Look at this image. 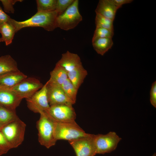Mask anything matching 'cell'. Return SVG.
Here are the masks:
<instances>
[{"mask_svg":"<svg viewBox=\"0 0 156 156\" xmlns=\"http://www.w3.org/2000/svg\"><path fill=\"white\" fill-rule=\"evenodd\" d=\"M111 1L115 6L119 8L124 4L130 3L132 2V0H110Z\"/></svg>","mask_w":156,"mask_h":156,"instance_id":"obj_31","label":"cell"},{"mask_svg":"<svg viewBox=\"0 0 156 156\" xmlns=\"http://www.w3.org/2000/svg\"><path fill=\"white\" fill-rule=\"evenodd\" d=\"M50 77L48 80L49 82L61 86L68 78L66 70L57 64L50 73Z\"/></svg>","mask_w":156,"mask_h":156,"instance_id":"obj_19","label":"cell"},{"mask_svg":"<svg viewBox=\"0 0 156 156\" xmlns=\"http://www.w3.org/2000/svg\"><path fill=\"white\" fill-rule=\"evenodd\" d=\"M2 42V40H1V38H0V42Z\"/></svg>","mask_w":156,"mask_h":156,"instance_id":"obj_33","label":"cell"},{"mask_svg":"<svg viewBox=\"0 0 156 156\" xmlns=\"http://www.w3.org/2000/svg\"><path fill=\"white\" fill-rule=\"evenodd\" d=\"M11 18L3 11L0 5V25L9 22Z\"/></svg>","mask_w":156,"mask_h":156,"instance_id":"obj_30","label":"cell"},{"mask_svg":"<svg viewBox=\"0 0 156 156\" xmlns=\"http://www.w3.org/2000/svg\"><path fill=\"white\" fill-rule=\"evenodd\" d=\"M57 14L55 10L50 12H37L29 19L18 21L12 19L16 32L21 29L28 27H40L48 31H52L57 28L56 20Z\"/></svg>","mask_w":156,"mask_h":156,"instance_id":"obj_1","label":"cell"},{"mask_svg":"<svg viewBox=\"0 0 156 156\" xmlns=\"http://www.w3.org/2000/svg\"><path fill=\"white\" fill-rule=\"evenodd\" d=\"M121 140L116 133L110 131L106 134L95 135V144L96 154H104L114 150Z\"/></svg>","mask_w":156,"mask_h":156,"instance_id":"obj_6","label":"cell"},{"mask_svg":"<svg viewBox=\"0 0 156 156\" xmlns=\"http://www.w3.org/2000/svg\"><path fill=\"white\" fill-rule=\"evenodd\" d=\"M152 156H156V153H155Z\"/></svg>","mask_w":156,"mask_h":156,"instance_id":"obj_32","label":"cell"},{"mask_svg":"<svg viewBox=\"0 0 156 156\" xmlns=\"http://www.w3.org/2000/svg\"><path fill=\"white\" fill-rule=\"evenodd\" d=\"M37 12H50L55 10L57 0H37Z\"/></svg>","mask_w":156,"mask_h":156,"instance_id":"obj_23","label":"cell"},{"mask_svg":"<svg viewBox=\"0 0 156 156\" xmlns=\"http://www.w3.org/2000/svg\"><path fill=\"white\" fill-rule=\"evenodd\" d=\"M75 121L68 122H56L55 131L57 141L63 140L68 141L77 140L87 136Z\"/></svg>","mask_w":156,"mask_h":156,"instance_id":"obj_5","label":"cell"},{"mask_svg":"<svg viewBox=\"0 0 156 156\" xmlns=\"http://www.w3.org/2000/svg\"><path fill=\"white\" fill-rule=\"evenodd\" d=\"M47 95L50 106L58 104L72 105L74 104L67 97L61 86L47 82Z\"/></svg>","mask_w":156,"mask_h":156,"instance_id":"obj_11","label":"cell"},{"mask_svg":"<svg viewBox=\"0 0 156 156\" xmlns=\"http://www.w3.org/2000/svg\"><path fill=\"white\" fill-rule=\"evenodd\" d=\"M40 114V118L36 122L38 142L41 145L49 148L54 145L57 141L55 135L56 122L47 112Z\"/></svg>","mask_w":156,"mask_h":156,"instance_id":"obj_2","label":"cell"},{"mask_svg":"<svg viewBox=\"0 0 156 156\" xmlns=\"http://www.w3.org/2000/svg\"><path fill=\"white\" fill-rule=\"evenodd\" d=\"M92 42L94 50L102 55L110 49L113 44L112 39L111 38H99Z\"/></svg>","mask_w":156,"mask_h":156,"instance_id":"obj_20","label":"cell"},{"mask_svg":"<svg viewBox=\"0 0 156 156\" xmlns=\"http://www.w3.org/2000/svg\"><path fill=\"white\" fill-rule=\"evenodd\" d=\"M113 21L98 14H96L95 24L96 27H101L114 31Z\"/></svg>","mask_w":156,"mask_h":156,"instance_id":"obj_24","label":"cell"},{"mask_svg":"<svg viewBox=\"0 0 156 156\" xmlns=\"http://www.w3.org/2000/svg\"><path fill=\"white\" fill-rule=\"evenodd\" d=\"M19 71L16 62L10 55L0 57V75Z\"/></svg>","mask_w":156,"mask_h":156,"instance_id":"obj_17","label":"cell"},{"mask_svg":"<svg viewBox=\"0 0 156 156\" xmlns=\"http://www.w3.org/2000/svg\"><path fill=\"white\" fill-rule=\"evenodd\" d=\"M95 135L89 134L85 137L68 141L76 156H94L96 154Z\"/></svg>","mask_w":156,"mask_h":156,"instance_id":"obj_7","label":"cell"},{"mask_svg":"<svg viewBox=\"0 0 156 156\" xmlns=\"http://www.w3.org/2000/svg\"><path fill=\"white\" fill-rule=\"evenodd\" d=\"M68 78L77 90L88 75L83 66L77 68L67 73Z\"/></svg>","mask_w":156,"mask_h":156,"instance_id":"obj_16","label":"cell"},{"mask_svg":"<svg viewBox=\"0 0 156 156\" xmlns=\"http://www.w3.org/2000/svg\"><path fill=\"white\" fill-rule=\"evenodd\" d=\"M150 101L151 104L155 107H156V82L152 84L150 92Z\"/></svg>","mask_w":156,"mask_h":156,"instance_id":"obj_29","label":"cell"},{"mask_svg":"<svg viewBox=\"0 0 156 156\" xmlns=\"http://www.w3.org/2000/svg\"><path fill=\"white\" fill-rule=\"evenodd\" d=\"M8 22L0 25V33L1 34L2 42H5V45L11 44L16 33L15 27L11 22V20Z\"/></svg>","mask_w":156,"mask_h":156,"instance_id":"obj_18","label":"cell"},{"mask_svg":"<svg viewBox=\"0 0 156 156\" xmlns=\"http://www.w3.org/2000/svg\"><path fill=\"white\" fill-rule=\"evenodd\" d=\"M43 86L38 79L27 77L11 88L22 99L31 97Z\"/></svg>","mask_w":156,"mask_h":156,"instance_id":"obj_10","label":"cell"},{"mask_svg":"<svg viewBox=\"0 0 156 156\" xmlns=\"http://www.w3.org/2000/svg\"><path fill=\"white\" fill-rule=\"evenodd\" d=\"M55 122H68L75 121L76 114L72 105L58 104L50 106L46 112Z\"/></svg>","mask_w":156,"mask_h":156,"instance_id":"obj_9","label":"cell"},{"mask_svg":"<svg viewBox=\"0 0 156 156\" xmlns=\"http://www.w3.org/2000/svg\"><path fill=\"white\" fill-rule=\"evenodd\" d=\"M15 111L0 105V130L4 126L18 118Z\"/></svg>","mask_w":156,"mask_h":156,"instance_id":"obj_21","label":"cell"},{"mask_svg":"<svg viewBox=\"0 0 156 156\" xmlns=\"http://www.w3.org/2000/svg\"><path fill=\"white\" fill-rule=\"evenodd\" d=\"M119 8L110 0H100L95 12L96 14L101 15L114 21L116 11Z\"/></svg>","mask_w":156,"mask_h":156,"instance_id":"obj_15","label":"cell"},{"mask_svg":"<svg viewBox=\"0 0 156 156\" xmlns=\"http://www.w3.org/2000/svg\"><path fill=\"white\" fill-rule=\"evenodd\" d=\"M61 86L67 97L74 104L76 101L78 90L75 88L68 78Z\"/></svg>","mask_w":156,"mask_h":156,"instance_id":"obj_22","label":"cell"},{"mask_svg":"<svg viewBox=\"0 0 156 156\" xmlns=\"http://www.w3.org/2000/svg\"><path fill=\"white\" fill-rule=\"evenodd\" d=\"M75 0H57L55 11L58 16L63 14L73 3Z\"/></svg>","mask_w":156,"mask_h":156,"instance_id":"obj_26","label":"cell"},{"mask_svg":"<svg viewBox=\"0 0 156 156\" xmlns=\"http://www.w3.org/2000/svg\"><path fill=\"white\" fill-rule=\"evenodd\" d=\"M56 64L63 68L67 73L83 66L79 56L68 51L62 54L61 58Z\"/></svg>","mask_w":156,"mask_h":156,"instance_id":"obj_13","label":"cell"},{"mask_svg":"<svg viewBox=\"0 0 156 156\" xmlns=\"http://www.w3.org/2000/svg\"><path fill=\"white\" fill-rule=\"evenodd\" d=\"M3 6L4 11L9 13H14V5L17 2H22V0H0Z\"/></svg>","mask_w":156,"mask_h":156,"instance_id":"obj_27","label":"cell"},{"mask_svg":"<svg viewBox=\"0 0 156 156\" xmlns=\"http://www.w3.org/2000/svg\"><path fill=\"white\" fill-rule=\"evenodd\" d=\"M11 149L10 146L0 131V156L6 153Z\"/></svg>","mask_w":156,"mask_h":156,"instance_id":"obj_28","label":"cell"},{"mask_svg":"<svg viewBox=\"0 0 156 156\" xmlns=\"http://www.w3.org/2000/svg\"><path fill=\"white\" fill-rule=\"evenodd\" d=\"M23 99L10 88L0 87V105L15 111Z\"/></svg>","mask_w":156,"mask_h":156,"instance_id":"obj_12","label":"cell"},{"mask_svg":"<svg viewBox=\"0 0 156 156\" xmlns=\"http://www.w3.org/2000/svg\"><path fill=\"white\" fill-rule=\"evenodd\" d=\"M114 31L101 27H96L94 31L92 42L100 38H112L114 36Z\"/></svg>","mask_w":156,"mask_h":156,"instance_id":"obj_25","label":"cell"},{"mask_svg":"<svg viewBox=\"0 0 156 156\" xmlns=\"http://www.w3.org/2000/svg\"><path fill=\"white\" fill-rule=\"evenodd\" d=\"M27 77L20 71L0 75V87L11 88Z\"/></svg>","mask_w":156,"mask_h":156,"instance_id":"obj_14","label":"cell"},{"mask_svg":"<svg viewBox=\"0 0 156 156\" xmlns=\"http://www.w3.org/2000/svg\"><path fill=\"white\" fill-rule=\"evenodd\" d=\"M79 0H75L72 4L56 20L57 27L67 31L74 28L82 20L79 10Z\"/></svg>","mask_w":156,"mask_h":156,"instance_id":"obj_4","label":"cell"},{"mask_svg":"<svg viewBox=\"0 0 156 156\" xmlns=\"http://www.w3.org/2000/svg\"><path fill=\"white\" fill-rule=\"evenodd\" d=\"M26 127L25 124L18 118L0 130L12 149L17 147L23 142Z\"/></svg>","mask_w":156,"mask_h":156,"instance_id":"obj_3","label":"cell"},{"mask_svg":"<svg viewBox=\"0 0 156 156\" xmlns=\"http://www.w3.org/2000/svg\"><path fill=\"white\" fill-rule=\"evenodd\" d=\"M47 82L31 97L26 99L27 106L31 111L39 114L47 112L50 106L47 95Z\"/></svg>","mask_w":156,"mask_h":156,"instance_id":"obj_8","label":"cell"}]
</instances>
